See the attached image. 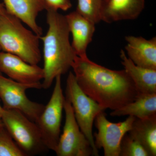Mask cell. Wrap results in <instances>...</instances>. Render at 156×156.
I'll list each match as a JSON object with an SVG mask.
<instances>
[{"label":"cell","instance_id":"1","mask_svg":"<svg viewBox=\"0 0 156 156\" xmlns=\"http://www.w3.org/2000/svg\"><path fill=\"white\" fill-rule=\"evenodd\" d=\"M71 68L82 91L106 109H118L134 101L138 96L134 82L125 69H109L88 57L77 56Z\"/></svg>","mask_w":156,"mask_h":156},{"label":"cell","instance_id":"2","mask_svg":"<svg viewBox=\"0 0 156 156\" xmlns=\"http://www.w3.org/2000/svg\"><path fill=\"white\" fill-rule=\"evenodd\" d=\"M47 33L40 37L43 43L44 78L42 89L51 87L56 77L65 74L71 68L76 55L69 41L70 31L65 16L48 9Z\"/></svg>","mask_w":156,"mask_h":156},{"label":"cell","instance_id":"3","mask_svg":"<svg viewBox=\"0 0 156 156\" xmlns=\"http://www.w3.org/2000/svg\"><path fill=\"white\" fill-rule=\"evenodd\" d=\"M40 37L26 28L21 20L6 9L0 13V48L32 65L41 59Z\"/></svg>","mask_w":156,"mask_h":156},{"label":"cell","instance_id":"4","mask_svg":"<svg viewBox=\"0 0 156 156\" xmlns=\"http://www.w3.org/2000/svg\"><path fill=\"white\" fill-rule=\"evenodd\" d=\"M66 98L71 104L76 119L81 131L90 142L93 156H99L92 134V127L96 116L106 109L82 91L72 72L69 73L66 80Z\"/></svg>","mask_w":156,"mask_h":156},{"label":"cell","instance_id":"5","mask_svg":"<svg viewBox=\"0 0 156 156\" xmlns=\"http://www.w3.org/2000/svg\"><path fill=\"white\" fill-rule=\"evenodd\" d=\"M1 120L17 145L27 156L39 153L46 147L37 124L19 111L4 109Z\"/></svg>","mask_w":156,"mask_h":156},{"label":"cell","instance_id":"6","mask_svg":"<svg viewBox=\"0 0 156 156\" xmlns=\"http://www.w3.org/2000/svg\"><path fill=\"white\" fill-rule=\"evenodd\" d=\"M50 100L36 122L46 148L55 151L60 136L62 111L65 97L62 88L61 76L55 79Z\"/></svg>","mask_w":156,"mask_h":156},{"label":"cell","instance_id":"7","mask_svg":"<svg viewBox=\"0 0 156 156\" xmlns=\"http://www.w3.org/2000/svg\"><path fill=\"white\" fill-rule=\"evenodd\" d=\"M31 89H42V83L35 85L21 83L5 77L0 72V98L3 108L19 111L36 122L45 106L29 99L26 92Z\"/></svg>","mask_w":156,"mask_h":156},{"label":"cell","instance_id":"8","mask_svg":"<svg viewBox=\"0 0 156 156\" xmlns=\"http://www.w3.org/2000/svg\"><path fill=\"white\" fill-rule=\"evenodd\" d=\"M65 123L55 152L58 156L93 155L90 142L80 129L71 104L66 98L64 104Z\"/></svg>","mask_w":156,"mask_h":156},{"label":"cell","instance_id":"9","mask_svg":"<svg viewBox=\"0 0 156 156\" xmlns=\"http://www.w3.org/2000/svg\"><path fill=\"white\" fill-rule=\"evenodd\" d=\"M136 118L129 116L124 122L112 123L107 119L104 111L101 112L95 119L98 131L93 136L96 147L103 148L105 156H120L122 139L131 130Z\"/></svg>","mask_w":156,"mask_h":156},{"label":"cell","instance_id":"10","mask_svg":"<svg viewBox=\"0 0 156 156\" xmlns=\"http://www.w3.org/2000/svg\"><path fill=\"white\" fill-rule=\"evenodd\" d=\"M0 72L13 80L25 84H39L44 78L43 68L26 62L19 57L0 51Z\"/></svg>","mask_w":156,"mask_h":156},{"label":"cell","instance_id":"11","mask_svg":"<svg viewBox=\"0 0 156 156\" xmlns=\"http://www.w3.org/2000/svg\"><path fill=\"white\" fill-rule=\"evenodd\" d=\"M65 16L72 35L71 45L76 55L80 58H87V48L95 33V23L76 11Z\"/></svg>","mask_w":156,"mask_h":156},{"label":"cell","instance_id":"12","mask_svg":"<svg viewBox=\"0 0 156 156\" xmlns=\"http://www.w3.org/2000/svg\"><path fill=\"white\" fill-rule=\"evenodd\" d=\"M145 0H102L101 20L110 23L136 19L143 11Z\"/></svg>","mask_w":156,"mask_h":156},{"label":"cell","instance_id":"13","mask_svg":"<svg viewBox=\"0 0 156 156\" xmlns=\"http://www.w3.org/2000/svg\"><path fill=\"white\" fill-rule=\"evenodd\" d=\"M6 11L26 24L39 36L43 35V29L37 19L39 13L46 10L44 0H3Z\"/></svg>","mask_w":156,"mask_h":156},{"label":"cell","instance_id":"14","mask_svg":"<svg viewBox=\"0 0 156 156\" xmlns=\"http://www.w3.org/2000/svg\"><path fill=\"white\" fill-rule=\"evenodd\" d=\"M125 49L128 58L141 67L156 69V37L147 40L141 37L128 36Z\"/></svg>","mask_w":156,"mask_h":156},{"label":"cell","instance_id":"15","mask_svg":"<svg viewBox=\"0 0 156 156\" xmlns=\"http://www.w3.org/2000/svg\"><path fill=\"white\" fill-rule=\"evenodd\" d=\"M121 62L135 84L138 94L156 93V69L138 66L128 57L125 51L120 52Z\"/></svg>","mask_w":156,"mask_h":156},{"label":"cell","instance_id":"16","mask_svg":"<svg viewBox=\"0 0 156 156\" xmlns=\"http://www.w3.org/2000/svg\"><path fill=\"white\" fill-rule=\"evenodd\" d=\"M128 134L143 146L149 156H156V116L136 118Z\"/></svg>","mask_w":156,"mask_h":156},{"label":"cell","instance_id":"17","mask_svg":"<svg viewBox=\"0 0 156 156\" xmlns=\"http://www.w3.org/2000/svg\"><path fill=\"white\" fill-rule=\"evenodd\" d=\"M112 117L129 115L139 119L156 116V93L138 94L134 101L111 112Z\"/></svg>","mask_w":156,"mask_h":156},{"label":"cell","instance_id":"18","mask_svg":"<svg viewBox=\"0 0 156 156\" xmlns=\"http://www.w3.org/2000/svg\"><path fill=\"white\" fill-rule=\"evenodd\" d=\"M102 0H77L76 11L95 24L100 22Z\"/></svg>","mask_w":156,"mask_h":156},{"label":"cell","instance_id":"19","mask_svg":"<svg viewBox=\"0 0 156 156\" xmlns=\"http://www.w3.org/2000/svg\"><path fill=\"white\" fill-rule=\"evenodd\" d=\"M25 156L4 126L0 129V156Z\"/></svg>","mask_w":156,"mask_h":156},{"label":"cell","instance_id":"20","mask_svg":"<svg viewBox=\"0 0 156 156\" xmlns=\"http://www.w3.org/2000/svg\"><path fill=\"white\" fill-rule=\"evenodd\" d=\"M120 156H149L143 146L126 134L120 145Z\"/></svg>","mask_w":156,"mask_h":156},{"label":"cell","instance_id":"21","mask_svg":"<svg viewBox=\"0 0 156 156\" xmlns=\"http://www.w3.org/2000/svg\"><path fill=\"white\" fill-rule=\"evenodd\" d=\"M47 9L58 11L61 10L67 11L72 7V4L70 0H44Z\"/></svg>","mask_w":156,"mask_h":156},{"label":"cell","instance_id":"22","mask_svg":"<svg viewBox=\"0 0 156 156\" xmlns=\"http://www.w3.org/2000/svg\"><path fill=\"white\" fill-rule=\"evenodd\" d=\"M5 10V6L3 3H0V13H2L3 11Z\"/></svg>","mask_w":156,"mask_h":156},{"label":"cell","instance_id":"23","mask_svg":"<svg viewBox=\"0 0 156 156\" xmlns=\"http://www.w3.org/2000/svg\"><path fill=\"white\" fill-rule=\"evenodd\" d=\"M3 111H4V108H3L0 105V120H1Z\"/></svg>","mask_w":156,"mask_h":156},{"label":"cell","instance_id":"24","mask_svg":"<svg viewBox=\"0 0 156 156\" xmlns=\"http://www.w3.org/2000/svg\"><path fill=\"white\" fill-rule=\"evenodd\" d=\"M3 126H4V125H3L2 122V120H0V129L2 128Z\"/></svg>","mask_w":156,"mask_h":156},{"label":"cell","instance_id":"25","mask_svg":"<svg viewBox=\"0 0 156 156\" xmlns=\"http://www.w3.org/2000/svg\"><path fill=\"white\" fill-rule=\"evenodd\" d=\"M1 50H1V48H0V51H1Z\"/></svg>","mask_w":156,"mask_h":156}]
</instances>
